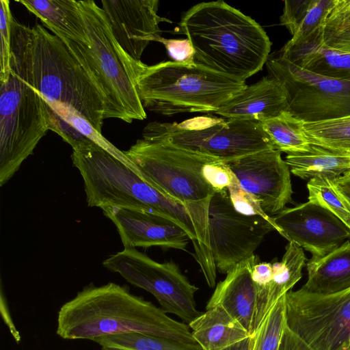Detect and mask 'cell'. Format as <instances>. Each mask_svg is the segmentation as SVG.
Listing matches in <instances>:
<instances>
[{
	"label": "cell",
	"instance_id": "f6af8a7d",
	"mask_svg": "<svg viewBox=\"0 0 350 350\" xmlns=\"http://www.w3.org/2000/svg\"><path fill=\"white\" fill-rule=\"evenodd\" d=\"M342 176H350V170L348 171L345 174L342 175Z\"/></svg>",
	"mask_w": 350,
	"mask_h": 350
},
{
	"label": "cell",
	"instance_id": "f35d334b",
	"mask_svg": "<svg viewBox=\"0 0 350 350\" xmlns=\"http://www.w3.org/2000/svg\"><path fill=\"white\" fill-rule=\"evenodd\" d=\"M278 350L314 349L297 334L291 330L285 323Z\"/></svg>",
	"mask_w": 350,
	"mask_h": 350
},
{
	"label": "cell",
	"instance_id": "1f68e13d",
	"mask_svg": "<svg viewBox=\"0 0 350 350\" xmlns=\"http://www.w3.org/2000/svg\"><path fill=\"white\" fill-rule=\"evenodd\" d=\"M317 38L325 48L350 54V14L334 4Z\"/></svg>",
	"mask_w": 350,
	"mask_h": 350
},
{
	"label": "cell",
	"instance_id": "ffe728a7",
	"mask_svg": "<svg viewBox=\"0 0 350 350\" xmlns=\"http://www.w3.org/2000/svg\"><path fill=\"white\" fill-rule=\"evenodd\" d=\"M308 280L303 291L321 295L350 288V239L325 256L314 257L306 264Z\"/></svg>",
	"mask_w": 350,
	"mask_h": 350
},
{
	"label": "cell",
	"instance_id": "d6a6232c",
	"mask_svg": "<svg viewBox=\"0 0 350 350\" xmlns=\"http://www.w3.org/2000/svg\"><path fill=\"white\" fill-rule=\"evenodd\" d=\"M285 295L278 299L256 330L252 350H278L286 323Z\"/></svg>",
	"mask_w": 350,
	"mask_h": 350
},
{
	"label": "cell",
	"instance_id": "74e56055",
	"mask_svg": "<svg viewBox=\"0 0 350 350\" xmlns=\"http://www.w3.org/2000/svg\"><path fill=\"white\" fill-rule=\"evenodd\" d=\"M157 42L163 43L174 62L184 64L195 62V52L187 38L167 39L161 36Z\"/></svg>",
	"mask_w": 350,
	"mask_h": 350
},
{
	"label": "cell",
	"instance_id": "60d3db41",
	"mask_svg": "<svg viewBox=\"0 0 350 350\" xmlns=\"http://www.w3.org/2000/svg\"><path fill=\"white\" fill-rule=\"evenodd\" d=\"M254 341V334L240 340L223 350H252Z\"/></svg>",
	"mask_w": 350,
	"mask_h": 350
},
{
	"label": "cell",
	"instance_id": "83f0119b",
	"mask_svg": "<svg viewBox=\"0 0 350 350\" xmlns=\"http://www.w3.org/2000/svg\"><path fill=\"white\" fill-rule=\"evenodd\" d=\"M102 347L124 350H204L199 344H189L141 333L107 335L94 338Z\"/></svg>",
	"mask_w": 350,
	"mask_h": 350
},
{
	"label": "cell",
	"instance_id": "7402d4cb",
	"mask_svg": "<svg viewBox=\"0 0 350 350\" xmlns=\"http://www.w3.org/2000/svg\"><path fill=\"white\" fill-rule=\"evenodd\" d=\"M17 2L39 18L57 37L88 43L78 1L21 0Z\"/></svg>",
	"mask_w": 350,
	"mask_h": 350
},
{
	"label": "cell",
	"instance_id": "5b68a950",
	"mask_svg": "<svg viewBox=\"0 0 350 350\" xmlns=\"http://www.w3.org/2000/svg\"><path fill=\"white\" fill-rule=\"evenodd\" d=\"M129 72L144 108L163 116L215 112L247 86L196 62L148 66L131 59Z\"/></svg>",
	"mask_w": 350,
	"mask_h": 350
},
{
	"label": "cell",
	"instance_id": "d4e9b609",
	"mask_svg": "<svg viewBox=\"0 0 350 350\" xmlns=\"http://www.w3.org/2000/svg\"><path fill=\"white\" fill-rule=\"evenodd\" d=\"M285 161L295 176L304 180L337 178L350 170V152L311 144L308 152L287 154Z\"/></svg>",
	"mask_w": 350,
	"mask_h": 350
},
{
	"label": "cell",
	"instance_id": "52a82bcc",
	"mask_svg": "<svg viewBox=\"0 0 350 350\" xmlns=\"http://www.w3.org/2000/svg\"><path fill=\"white\" fill-rule=\"evenodd\" d=\"M143 139L208 155L228 163L257 152L275 149L260 122L198 116L180 123L152 122Z\"/></svg>",
	"mask_w": 350,
	"mask_h": 350
},
{
	"label": "cell",
	"instance_id": "4dcf8cb0",
	"mask_svg": "<svg viewBox=\"0 0 350 350\" xmlns=\"http://www.w3.org/2000/svg\"><path fill=\"white\" fill-rule=\"evenodd\" d=\"M50 108L65 122L73 127L86 138L92 141L108 152L133 170H137L133 163L123 151L118 149L105 139L93 126L74 109L59 103L47 104Z\"/></svg>",
	"mask_w": 350,
	"mask_h": 350
},
{
	"label": "cell",
	"instance_id": "5bb4252c",
	"mask_svg": "<svg viewBox=\"0 0 350 350\" xmlns=\"http://www.w3.org/2000/svg\"><path fill=\"white\" fill-rule=\"evenodd\" d=\"M240 186L255 197L267 215H276L292 202L291 171L281 152L270 149L227 163Z\"/></svg>",
	"mask_w": 350,
	"mask_h": 350
},
{
	"label": "cell",
	"instance_id": "d6986e66",
	"mask_svg": "<svg viewBox=\"0 0 350 350\" xmlns=\"http://www.w3.org/2000/svg\"><path fill=\"white\" fill-rule=\"evenodd\" d=\"M288 110V100L282 85L269 76L244 88L214 113L228 119L261 122Z\"/></svg>",
	"mask_w": 350,
	"mask_h": 350
},
{
	"label": "cell",
	"instance_id": "e575fe53",
	"mask_svg": "<svg viewBox=\"0 0 350 350\" xmlns=\"http://www.w3.org/2000/svg\"><path fill=\"white\" fill-rule=\"evenodd\" d=\"M13 16L10 1H0V83L8 80L11 72V30Z\"/></svg>",
	"mask_w": 350,
	"mask_h": 350
},
{
	"label": "cell",
	"instance_id": "4fadbf2b",
	"mask_svg": "<svg viewBox=\"0 0 350 350\" xmlns=\"http://www.w3.org/2000/svg\"><path fill=\"white\" fill-rule=\"evenodd\" d=\"M278 228L260 216H247L233 207L228 189L215 191L208 213L210 250L219 272L227 274L254 255L262 239Z\"/></svg>",
	"mask_w": 350,
	"mask_h": 350
},
{
	"label": "cell",
	"instance_id": "7bdbcfd3",
	"mask_svg": "<svg viewBox=\"0 0 350 350\" xmlns=\"http://www.w3.org/2000/svg\"><path fill=\"white\" fill-rule=\"evenodd\" d=\"M101 350H124V349H118V348H114V347H102Z\"/></svg>",
	"mask_w": 350,
	"mask_h": 350
},
{
	"label": "cell",
	"instance_id": "2e32d148",
	"mask_svg": "<svg viewBox=\"0 0 350 350\" xmlns=\"http://www.w3.org/2000/svg\"><path fill=\"white\" fill-rule=\"evenodd\" d=\"M101 4L117 43L137 62L150 42L161 37L159 23H172L158 15V0H103Z\"/></svg>",
	"mask_w": 350,
	"mask_h": 350
},
{
	"label": "cell",
	"instance_id": "8992f818",
	"mask_svg": "<svg viewBox=\"0 0 350 350\" xmlns=\"http://www.w3.org/2000/svg\"><path fill=\"white\" fill-rule=\"evenodd\" d=\"M88 43L60 38L104 96V118L128 123L146 113L128 71L130 57L115 40L106 14L94 1H78Z\"/></svg>",
	"mask_w": 350,
	"mask_h": 350
},
{
	"label": "cell",
	"instance_id": "30bf717a",
	"mask_svg": "<svg viewBox=\"0 0 350 350\" xmlns=\"http://www.w3.org/2000/svg\"><path fill=\"white\" fill-rule=\"evenodd\" d=\"M266 65L285 92L288 111L297 119L316 122L350 116V81L310 72L280 54Z\"/></svg>",
	"mask_w": 350,
	"mask_h": 350
},
{
	"label": "cell",
	"instance_id": "9c48e42d",
	"mask_svg": "<svg viewBox=\"0 0 350 350\" xmlns=\"http://www.w3.org/2000/svg\"><path fill=\"white\" fill-rule=\"evenodd\" d=\"M0 186L18 170L50 130L49 107L42 96L12 69L0 83Z\"/></svg>",
	"mask_w": 350,
	"mask_h": 350
},
{
	"label": "cell",
	"instance_id": "3957f363",
	"mask_svg": "<svg viewBox=\"0 0 350 350\" xmlns=\"http://www.w3.org/2000/svg\"><path fill=\"white\" fill-rule=\"evenodd\" d=\"M57 334L66 340L141 333L198 344L188 324L170 318L161 308L132 294L126 285L91 283L60 308Z\"/></svg>",
	"mask_w": 350,
	"mask_h": 350
},
{
	"label": "cell",
	"instance_id": "484cf974",
	"mask_svg": "<svg viewBox=\"0 0 350 350\" xmlns=\"http://www.w3.org/2000/svg\"><path fill=\"white\" fill-rule=\"evenodd\" d=\"M306 261L303 249L293 242H288L282 260L272 263V278L267 301L268 313L278 299L291 291L301 279Z\"/></svg>",
	"mask_w": 350,
	"mask_h": 350
},
{
	"label": "cell",
	"instance_id": "8fae6325",
	"mask_svg": "<svg viewBox=\"0 0 350 350\" xmlns=\"http://www.w3.org/2000/svg\"><path fill=\"white\" fill-rule=\"evenodd\" d=\"M103 265L132 285L151 293L166 313L177 316L185 323L202 314L195 299L198 287L172 260L158 262L135 248H124L109 256Z\"/></svg>",
	"mask_w": 350,
	"mask_h": 350
},
{
	"label": "cell",
	"instance_id": "f546056e",
	"mask_svg": "<svg viewBox=\"0 0 350 350\" xmlns=\"http://www.w3.org/2000/svg\"><path fill=\"white\" fill-rule=\"evenodd\" d=\"M308 201L317 204L338 218L350 231V202L332 180L317 177L307 183Z\"/></svg>",
	"mask_w": 350,
	"mask_h": 350
},
{
	"label": "cell",
	"instance_id": "ba28073f",
	"mask_svg": "<svg viewBox=\"0 0 350 350\" xmlns=\"http://www.w3.org/2000/svg\"><path fill=\"white\" fill-rule=\"evenodd\" d=\"M123 152L139 175L167 196L183 204H209L215 191L203 170L219 159L143 138Z\"/></svg>",
	"mask_w": 350,
	"mask_h": 350
},
{
	"label": "cell",
	"instance_id": "8d00e7d4",
	"mask_svg": "<svg viewBox=\"0 0 350 350\" xmlns=\"http://www.w3.org/2000/svg\"><path fill=\"white\" fill-rule=\"evenodd\" d=\"M203 174L207 183L215 191L226 190L234 176L228 164L220 160L206 164Z\"/></svg>",
	"mask_w": 350,
	"mask_h": 350
},
{
	"label": "cell",
	"instance_id": "e0dca14e",
	"mask_svg": "<svg viewBox=\"0 0 350 350\" xmlns=\"http://www.w3.org/2000/svg\"><path fill=\"white\" fill-rule=\"evenodd\" d=\"M103 211L116 227L124 248L158 246L186 251L191 241L184 229L161 215L120 207Z\"/></svg>",
	"mask_w": 350,
	"mask_h": 350
},
{
	"label": "cell",
	"instance_id": "ab89813d",
	"mask_svg": "<svg viewBox=\"0 0 350 350\" xmlns=\"http://www.w3.org/2000/svg\"><path fill=\"white\" fill-rule=\"evenodd\" d=\"M332 181L350 202V176H341L332 180Z\"/></svg>",
	"mask_w": 350,
	"mask_h": 350
},
{
	"label": "cell",
	"instance_id": "4316f807",
	"mask_svg": "<svg viewBox=\"0 0 350 350\" xmlns=\"http://www.w3.org/2000/svg\"><path fill=\"white\" fill-rule=\"evenodd\" d=\"M260 123L275 148L281 152L302 153L310 150L311 144L304 130V122L288 111Z\"/></svg>",
	"mask_w": 350,
	"mask_h": 350
},
{
	"label": "cell",
	"instance_id": "9a60e30c",
	"mask_svg": "<svg viewBox=\"0 0 350 350\" xmlns=\"http://www.w3.org/2000/svg\"><path fill=\"white\" fill-rule=\"evenodd\" d=\"M279 233L321 257L350 239L347 227L332 213L310 201L284 208L273 217Z\"/></svg>",
	"mask_w": 350,
	"mask_h": 350
},
{
	"label": "cell",
	"instance_id": "6da1fadb",
	"mask_svg": "<svg viewBox=\"0 0 350 350\" xmlns=\"http://www.w3.org/2000/svg\"><path fill=\"white\" fill-rule=\"evenodd\" d=\"M10 68L47 104L74 109L101 133L103 94L59 37L38 23L29 27L13 18Z\"/></svg>",
	"mask_w": 350,
	"mask_h": 350
},
{
	"label": "cell",
	"instance_id": "ee69618b",
	"mask_svg": "<svg viewBox=\"0 0 350 350\" xmlns=\"http://www.w3.org/2000/svg\"><path fill=\"white\" fill-rule=\"evenodd\" d=\"M347 347H348V348L350 349V336H349V337L348 343H347Z\"/></svg>",
	"mask_w": 350,
	"mask_h": 350
},
{
	"label": "cell",
	"instance_id": "d590c367",
	"mask_svg": "<svg viewBox=\"0 0 350 350\" xmlns=\"http://www.w3.org/2000/svg\"><path fill=\"white\" fill-rule=\"evenodd\" d=\"M227 189L232 204L238 213L247 216H260L276 226L273 217L264 212L258 200L240 186L234 174Z\"/></svg>",
	"mask_w": 350,
	"mask_h": 350
},
{
	"label": "cell",
	"instance_id": "bcb514c9",
	"mask_svg": "<svg viewBox=\"0 0 350 350\" xmlns=\"http://www.w3.org/2000/svg\"><path fill=\"white\" fill-rule=\"evenodd\" d=\"M342 350H349L347 345L345 346Z\"/></svg>",
	"mask_w": 350,
	"mask_h": 350
},
{
	"label": "cell",
	"instance_id": "44dd1931",
	"mask_svg": "<svg viewBox=\"0 0 350 350\" xmlns=\"http://www.w3.org/2000/svg\"><path fill=\"white\" fill-rule=\"evenodd\" d=\"M336 0L285 1L280 20L292 36L283 48L306 44L321 33Z\"/></svg>",
	"mask_w": 350,
	"mask_h": 350
},
{
	"label": "cell",
	"instance_id": "7c38bea8",
	"mask_svg": "<svg viewBox=\"0 0 350 350\" xmlns=\"http://www.w3.org/2000/svg\"><path fill=\"white\" fill-rule=\"evenodd\" d=\"M285 321L314 350H342L350 336V288L327 295L288 291Z\"/></svg>",
	"mask_w": 350,
	"mask_h": 350
},
{
	"label": "cell",
	"instance_id": "cb8c5ba5",
	"mask_svg": "<svg viewBox=\"0 0 350 350\" xmlns=\"http://www.w3.org/2000/svg\"><path fill=\"white\" fill-rule=\"evenodd\" d=\"M279 54L310 72L350 81V54L325 48L317 37L302 45L282 48Z\"/></svg>",
	"mask_w": 350,
	"mask_h": 350
},
{
	"label": "cell",
	"instance_id": "277c9868",
	"mask_svg": "<svg viewBox=\"0 0 350 350\" xmlns=\"http://www.w3.org/2000/svg\"><path fill=\"white\" fill-rule=\"evenodd\" d=\"M190 41L195 62L243 81L262 70L271 42L254 19L224 1L202 2L179 23Z\"/></svg>",
	"mask_w": 350,
	"mask_h": 350
},
{
	"label": "cell",
	"instance_id": "ac0fdd59",
	"mask_svg": "<svg viewBox=\"0 0 350 350\" xmlns=\"http://www.w3.org/2000/svg\"><path fill=\"white\" fill-rule=\"evenodd\" d=\"M258 260L254 254L231 269L224 280L217 283L206 306V310L222 306L250 334L256 331V297L252 271Z\"/></svg>",
	"mask_w": 350,
	"mask_h": 350
},
{
	"label": "cell",
	"instance_id": "7a4b0ae2",
	"mask_svg": "<svg viewBox=\"0 0 350 350\" xmlns=\"http://www.w3.org/2000/svg\"><path fill=\"white\" fill-rule=\"evenodd\" d=\"M71 159L83 178L89 206L157 214L184 229L192 242L206 241L208 205L183 204L167 196L89 139L72 148Z\"/></svg>",
	"mask_w": 350,
	"mask_h": 350
},
{
	"label": "cell",
	"instance_id": "603a6c76",
	"mask_svg": "<svg viewBox=\"0 0 350 350\" xmlns=\"http://www.w3.org/2000/svg\"><path fill=\"white\" fill-rule=\"evenodd\" d=\"M188 325L204 350H223L252 335L221 306L206 310Z\"/></svg>",
	"mask_w": 350,
	"mask_h": 350
},
{
	"label": "cell",
	"instance_id": "836d02e7",
	"mask_svg": "<svg viewBox=\"0 0 350 350\" xmlns=\"http://www.w3.org/2000/svg\"><path fill=\"white\" fill-rule=\"evenodd\" d=\"M252 278L256 297L255 329L256 330L269 314L267 301L272 278V263L266 262L256 263L252 269Z\"/></svg>",
	"mask_w": 350,
	"mask_h": 350
},
{
	"label": "cell",
	"instance_id": "f1b7e54d",
	"mask_svg": "<svg viewBox=\"0 0 350 350\" xmlns=\"http://www.w3.org/2000/svg\"><path fill=\"white\" fill-rule=\"evenodd\" d=\"M311 144L350 152V116L316 122H304Z\"/></svg>",
	"mask_w": 350,
	"mask_h": 350
},
{
	"label": "cell",
	"instance_id": "b9f144b4",
	"mask_svg": "<svg viewBox=\"0 0 350 350\" xmlns=\"http://www.w3.org/2000/svg\"><path fill=\"white\" fill-rule=\"evenodd\" d=\"M335 6L350 14V0H336Z\"/></svg>",
	"mask_w": 350,
	"mask_h": 350
}]
</instances>
